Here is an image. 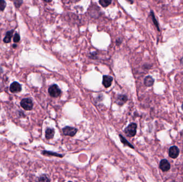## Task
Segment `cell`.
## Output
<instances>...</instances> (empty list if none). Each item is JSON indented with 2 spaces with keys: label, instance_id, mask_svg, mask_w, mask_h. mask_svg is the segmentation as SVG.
I'll use <instances>...</instances> for the list:
<instances>
[{
  "label": "cell",
  "instance_id": "1",
  "mask_svg": "<svg viewBox=\"0 0 183 182\" xmlns=\"http://www.w3.org/2000/svg\"><path fill=\"white\" fill-rule=\"evenodd\" d=\"M137 125L134 123H132L128 125L124 130V133L128 137H133L137 133Z\"/></svg>",
  "mask_w": 183,
  "mask_h": 182
},
{
  "label": "cell",
  "instance_id": "2",
  "mask_svg": "<svg viewBox=\"0 0 183 182\" xmlns=\"http://www.w3.org/2000/svg\"><path fill=\"white\" fill-rule=\"evenodd\" d=\"M48 93L52 97H57L61 95V90L59 88L57 85H53L49 87Z\"/></svg>",
  "mask_w": 183,
  "mask_h": 182
},
{
  "label": "cell",
  "instance_id": "3",
  "mask_svg": "<svg viewBox=\"0 0 183 182\" xmlns=\"http://www.w3.org/2000/svg\"><path fill=\"white\" fill-rule=\"evenodd\" d=\"M20 105L22 108L27 111L31 110L33 108V102L30 98H24L20 102Z\"/></svg>",
  "mask_w": 183,
  "mask_h": 182
},
{
  "label": "cell",
  "instance_id": "4",
  "mask_svg": "<svg viewBox=\"0 0 183 182\" xmlns=\"http://www.w3.org/2000/svg\"><path fill=\"white\" fill-rule=\"evenodd\" d=\"M62 131L64 135H65V136H69L72 137L76 135V133H77L78 130L75 128L67 126L63 128Z\"/></svg>",
  "mask_w": 183,
  "mask_h": 182
},
{
  "label": "cell",
  "instance_id": "5",
  "mask_svg": "<svg viewBox=\"0 0 183 182\" xmlns=\"http://www.w3.org/2000/svg\"><path fill=\"white\" fill-rule=\"evenodd\" d=\"M179 154V150L178 148L176 146L171 147L169 148V156L172 159L177 158Z\"/></svg>",
  "mask_w": 183,
  "mask_h": 182
},
{
  "label": "cell",
  "instance_id": "6",
  "mask_svg": "<svg viewBox=\"0 0 183 182\" xmlns=\"http://www.w3.org/2000/svg\"><path fill=\"white\" fill-rule=\"evenodd\" d=\"M113 78L109 76H103L102 84L105 88H109L111 86Z\"/></svg>",
  "mask_w": 183,
  "mask_h": 182
},
{
  "label": "cell",
  "instance_id": "7",
  "mask_svg": "<svg viewBox=\"0 0 183 182\" xmlns=\"http://www.w3.org/2000/svg\"><path fill=\"white\" fill-rule=\"evenodd\" d=\"M160 168L163 171H168L170 169V164L168 161L166 159L161 160L160 163Z\"/></svg>",
  "mask_w": 183,
  "mask_h": 182
},
{
  "label": "cell",
  "instance_id": "8",
  "mask_svg": "<svg viewBox=\"0 0 183 182\" xmlns=\"http://www.w3.org/2000/svg\"><path fill=\"white\" fill-rule=\"evenodd\" d=\"M22 90V87L20 85V84L17 82H13L10 87V90L11 93H18L20 92Z\"/></svg>",
  "mask_w": 183,
  "mask_h": 182
},
{
  "label": "cell",
  "instance_id": "9",
  "mask_svg": "<svg viewBox=\"0 0 183 182\" xmlns=\"http://www.w3.org/2000/svg\"><path fill=\"white\" fill-rule=\"evenodd\" d=\"M128 101V97L124 95H120L117 96L116 99V103L119 105H123Z\"/></svg>",
  "mask_w": 183,
  "mask_h": 182
},
{
  "label": "cell",
  "instance_id": "10",
  "mask_svg": "<svg viewBox=\"0 0 183 182\" xmlns=\"http://www.w3.org/2000/svg\"><path fill=\"white\" fill-rule=\"evenodd\" d=\"M54 133H55V130L54 129H52V128L47 129L46 131V133H45L46 138L48 140L53 138L54 137Z\"/></svg>",
  "mask_w": 183,
  "mask_h": 182
},
{
  "label": "cell",
  "instance_id": "11",
  "mask_svg": "<svg viewBox=\"0 0 183 182\" xmlns=\"http://www.w3.org/2000/svg\"><path fill=\"white\" fill-rule=\"evenodd\" d=\"M154 82V80L151 76H147L144 80V84L147 87H151Z\"/></svg>",
  "mask_w": 183,
  "mask_h": 182
},
{
  "label": "cell",
  "instance_id": "12",
  "mask_svg": "<svg viewBox=\"0 0 183 182\" xmlns=\"http://www.w3.org/2000/svg\"><path fill=\"white\" fill-rule=\"evenodd\" d=\"M13 33H14V30H11V31L8 32L7 33L6 35L3 39L4 42L7 43L10 42L11 40V37H13Z\"/></svg>",
  "mask_w": 183,
  "mask_h": 182
},
{
  "label": "cell",
  "instance_id": "13",
  "mask_svg": "<svg viewBox=\"0 0 183 182\" xmlns=\"http://www.w3.org/2000/svg\"><path fill=\"white\" fill-rule=\"evenodd\" d=\"M44 155H47V156H54L57 157H59V158H62L63 155L60 154H58L56 153L55 152H50V151H44L42 152V153Z\"/></svg>",
  "mask_w": 183,
  "mask_h": 182
},
{
  "label": "cell",
  "instance_id": "14",
  "mask_svg": "<svg viewBox=\"0 0 183 182\" xmlns=\"http://www.w3.org/2000/svg\"><path fill=\"white\" fill-rule=\"evenodd\" d=\"M120 139H121V142L123 143L124 145H126V146H128V147H131L132 148H134L133 146L131 144V143H129L123 136H122L121 135H120Z\"/></svg>",
  "mask_w": 183,
  "mask_h": 182
},
{
  "label": "cell",
  "instance_id": "15",
  "mask_svg": "<svg viewBox=\"0 0 183 182\" xmlns=\"http://www.w3.org/2000/svg\"><path fill=\"white\" fill-rule=\"evenodd\" d=\"M112 0H99V3L103 7H107L111 4Z\"/></svg>",
  "mask_w": 183,
  "mask_h": 182
},
{
  "label": "cell",
  "instance_id": "16",
  "mask_svg": "<svg viewBox=\"0 0 183 182\" xmlns=\"http://www.w3.org/2000/svg\"><path fill=\"white\" fill-rule=\"evenodd\" d=\"M7 5V3L5 0H0V11H2L5 10Z\"/></svg>",
  "mask_w": 183,
  "mask_h": 182
},
{
  "label": "cell",
  "instance_id": "17",
  "mask_svg": "<svg viewBox=\"0 0 183 182\" xmlns=\"http://www.w3.org/2000/svg\"><path fill=\"white\" fill-rule=\"evenodd\" d=\"M39 181L40 182H50V180L47 177L46 175H43L41 176L39 178Z\"/></svg>",
  "mask_w": 183,
  "mask_h": 182
},
{
  "label": "cell",
  "instance_id": "18",
  "mask_svg": "<svg viewBox=\"0 0 183 182\" xmlns=\"http://www.w3.org/2000/svg\"><path fill=\"white\" fill-rule=\"evenodd\" d=\"M22 3V0H14V4L15 5V7L17 8H19Z\"/></svg>",
  "mask_w": 183,
  "mask_h": 182
},
{
  "label": "cell",
  "instance_id": "19",
  "mask_svg": "<svg viewBox=\"0 0 183 182\" xmlns=\"http://www.w3.org/2000/svg\"><path fill=\"white\" fill-rule=\"evenodd\" d=\"M19 41H20V36L17 33H16L14 36V42L15 43H18Z\"/></svg>",
  "mask_w": 183,
  "mask_h": 182
},
{
  "label": "cell",
  "instance_id": "20",
  "mask_svg": "<svg viewBox=\"0 0 183 182\" xmlns=\"http://www.w3.org/2000/svg\"><path fill=\"white\" fill-rule=\"evenodd\" d=\"M152 17H153V21L154 22V23H155V25H156V27H157V28H158V30H159V26H158V24H157V22H156V20H155V17H154V14H153V12H152Z\"/></svg>",
  "mask_w": 183,
  "mask_h": 182
},
{
  "label": "cell",
  "instance_id": "21",
  "mask_svg": "<svg viewBox=\"0 0 183 182\" xmlns=\"http://www.w3.org/2000/svg\"><path fill=\"white\" fill-rule=\"evenodd\" d=\"M180 135H181V136L183 138V130H182V131L180 132Z\"/></svg>",
  "mask_w": 183,
  "mask_h": 182
},
{
  "label": "cell",
  "instance_id": "22",
  "mask_svg": "<svg viewBox=\"0 0 183 182\" xmlns=\"http://www.w3.org/2000/svg\"><path fill=\"white\" fill-rule=\"evenodd\" d=\"M45 1V2H51L52 0H44Z\"/></svg>",
  "mask_w": 183,
  "mask_h": 182
},
{
  "label": "cell",
  "instance_id": "23",
  "mask_svg": "<svg viewBox=\"0 0 183 182\" xmlns=\"http://www.w3.org/2000/svg\"><path fill=\"white\" fill-rule=\"evenodd\" d=\"M126 1H129V2H130L131 3H133V1H132V0H126Z\"/></svg>",
  "mask_w": 183,
  "mask_h": 182
},
{
  "label": "cell",
  "instance_id": "24",
  "mask_svg": "<svg viewBox=\"0 0 183 182\" xmlns=\"http://www.w3.org/2000/svg\"><path fill=\"white\" fill-rule=\"evenodd\" d=\"M13 47H14V48H15L17 47V45H13Z\"/></svg>",
  "mask_w": 183,
  "mask_h": 182
},
{
  "label": "cell",
  "instance_id": "25",
  "mask_svg": "<svg viewBox=\"0 0 183 182\" xmlns=\"http://www.w3.org/2000/svg\"><path fill=\"white\" fill-rule=\"evenodd\" d=\"M182 110L183 111V104H182Z\"/></svg>",
  "mask_w": 183,
  "mask_h": 182
},
{
  "label": "cell",
  "instance_id": "26",
  "mask_svg": "<svg viewBox=\"0 0 183 182\" xmlns=\"http://www.w3.org/2000/svg\"><path fill=\"white\" fill-rule=\"evenodd\" d=\"M0 68H1V67H0ZM0 73H1V72H0Z\"/></svg>",
  "mask_w": 183,
  "mask_h": 182
}]
</instances>
